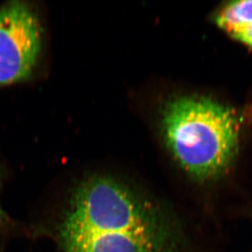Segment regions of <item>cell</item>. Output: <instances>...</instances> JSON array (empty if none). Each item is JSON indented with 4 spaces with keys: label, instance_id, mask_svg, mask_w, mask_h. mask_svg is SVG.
Here are the masks:
<instances>
[{
    "label": "cell",
    "instance_id": "1",
    "mask_svg": "<svg viewBox=\"0 0 252 252\" xmlns=\"http://www.w3.org/2000/svg\"><path fill=\"white\" fill-rule=\"evenodd\" d=\"M58 252H178L162 210L108 176L74 189L57 228Z\"/></svg>",
    "mask_w": 252,
    "mask_h": 252
},
{
    "label": "cell",
    "instance_id": "2",
    "mask_svg": "<svg viewBox=\"0 0 252 252\" xmlns=\"http://www.w3.org/2000/svg\"><path fill=\"white\" fill-rule=\"evenodd\" d=\"M162 127L176 162L200 181L225 173L238 154L239 122L235 111L208 98L171 100L163 110Z\"/></svg>",
    "mask_w": 252,
    "mask_h": 252
},
{
    "label": "cell",
    "instance_id": "3",
    "mask_svg": "<svg viewBox=\"0 0 252 252\" xmlns=\"http://www.w3.org/2000/svg\"><path fill=\"white\" fill-rule=\"evenodd\" d=\"M42 47L40 22L33 8L14 0L0 8V86L29 78Z\"/></svg>",
    "mask_w": 252,
    "mask_h": 252
},
{
    "label": "cell",
    "instance_id": "4",
    "mask_svg": "<svg viewBox=\"0 0 252 252\" xmlns=\"http://www.w3.org/2000/svg\"><path fill=\"white\" fill-rule=\"evenodd\" d=\"M216 22L231 38L252 48V0L228 2L217 13Z\"/></svg>",
    "mask_w": 252,
    "mask_h": 252
},
{
    "label": "cell",
    "instance_id": "5",
    "mask_svg": "<svg viewBox=\"0 0 252 252\" xmlns=\"http://www.w3.org/2000/svg\"><path fill=\"white\" fill-rule=\"evenodd\" d=\"M6 220H7V217H6V214H5V212H3L2 206H1V203H0V227H1L2 224H4L5 222H6Z\"/></svg>",
    "mask_w": 252,
    "mask_h": 252
}]
</instances>
